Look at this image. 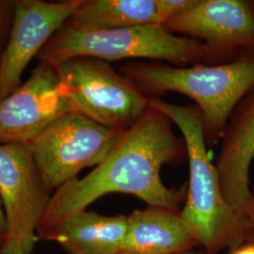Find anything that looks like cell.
Returning a JSON list of instances; mask_svg holds the SVG:
<instances>
[{
    "mask_svg": "<svg viewBox=\"0 0 254 254\" xmlns=\"http://www.w3.org/2000/svg\"><path fill=\"white\" fill-rule=\"evenodd\" d=\"M221 139L216 163L221 191L233 208L250 217L254 204L250 168L254 159V91L236 107Z\"/></svg>",
    "mask_w": 254,
    "mask_h": 254,
    "instance_id": "obj_11",
    "label": "cell"
},
{
    "mask_svg": "<svg viewBox=\"0 0 254 254\" xmlns=\"http://www.w3.org/2000/svg\"><path fill=\"white\" fill-rule=\"evenodd\" d=\"M198 245L180 212L155 206L127 216L122 254H178Z\"/></svg>",
    "mask_w": 254,
    "mask_h": 254,
    "instance_id": "obj_12",
    "label": "cell"
},
{
    "mask_svg": "<svg viewBox=\"0 0 254 254\" xmlns=\"http://www.w3.org/2000/svg\"><path fill=\"white\" fill-rule=\"evenodd\" d=\"M197 0H155L159 24L165 26L184 11L190 9Z\"/></svg>",
    "mask_w": 254,
    "mask_h": 254,
    "instance_id": "obj_15",
    "label": "cell"
},
{
    "mask_svg": "<svg viewBox=\"0 0 254 254\" xmlns=\"http://www.w3.org/2000/svg\"><path fill=\"white\" fill-rule=\"evenodd\" d=\"M55 67L73 112L101 126L126 131L150 108V97L108 62L77 57Z\"/></svg>",
    "mask_w": 254,
    "mask_h": 254,
    "instance_id": "obj_5",
    "label": "cell"
},
{
    "mask_svg": "<svg viewBox=\"0 0 254 254\" xmlns=\"http://www.w3.org/2000/svg\"><path fill=\"white\" fill-rule=\"evenodd\" d=\"M253 198H254V204H253V210H252V213H251V215H250V218H254V191L253 192Z\"/></svg>",
    "mask_w": 254,
    "mask_h": 254,
    "instance_id": "obj_21",
    "label": "cell"
},
{
    "mask_svg": "<svg viewBox=\"0 0 254 254\" xmlns=\"http://www.w3.org/2000/svg\"><path fill=\"white\" fill-rule=\"evenodd\" d=\"M160 25L155 0H81L67 21L71 27L102 30Z\"/></svg>",
    "mask_w": 254,
    "mask_h": 254,
    "instance_id": "obj_14",
    "label": "cell"
},
{
    "mask_svg": "<svg viewBox=\"0 0 254 254\" xmlns=\"http://www.w3.org/2000/svg\"><path fill=\"white\" fill-rule=\"evenodd\" d=\"M70 112L73 110L55 65L41 63L27 81L0 101V144H29Z\"/></svg>",
    "mask_w": 254,
    "mask_h": 254,
    "instance_id": "obj_8",
    "label": "cell"
},
{
    "mask_svg": "<svg viewBox=\"0 0 254 254\" xmlns=\"http://www.w3.org/2000/svg\"><path fill=\"white\" fill-rule=\"evenodd\" d=\"M81 0H15L6 47L0 56V101L16 91L31 60L73 15Z\"/></svg>",
    "mask_w": 254,
    "mask_h": 254,
    "instance_id": "obj_9",
    "label": "cell"
},
{
    "mask_svg": "<svg viewBox=\"0 0 254 254\" xmlns=\"http://www.w3.org/2000/svg\"><path fill=\"white\" fill-rule=\"evenodd\" d=\"M250 219H251L252 229H251V234H250V236H249L248 241H250V242H254V218H250ZM248 241H247V242H248Z\"/></svg>",
    "mask_w": 254,
    "mask_h": 254,
    "instance_id": "obj_19",
    "label": "cell"
},
{
    "mask_svg": "<svg viewBox=\"0 0 254 254\" xmlns=\"http://www.w3.org/2000/svg\"><path fill=\"white\" fill-rule=\"evenodd\" d=\"M123 132L76 112L56 119L29 143L47 189L53 193L83 169L102 163Z\"/></svg>",
    "mask_w": 254,
    "mask_h": 254,
    "instance_id": "obj_6",
    "label": "cell"
},
{
    "mask_svg": "<svg viewBox=\"0 0 254 254\" xmlns=\"http://www.w3.org/2000/svg\"><path fill=\"white\" fill-rule=\"evenodd\" d=\"M119 71L150 98L177 92L196 103L201 116L204 140L214 147L222 138L239 103L254 91V50L217 64L177 67L161 62H132Z\"/></svg>",
    "mask_w": 254,
    "mask_h": 254,
    "instance_id": "obj_2",
    "label": "cell"
},
{
    "mask_svg": "<svg viewBox=\"0 0 254 254\" xmlns=\"http://www.w3.org/2000/svg\"><path fill=\"white\" fill-rule=\"evenodd\" d=\"M239 54L174 34L156 24L102 30L81 29L65 24L37 57L41 63L53 65L77 57H88L108 63L142 59L187 67L223 64Z\"/></svg>",
    "mask_w": 254,
    "mask_h": 254,
    "instance_id": "obj_4",
    "label": "cell"
},
{
    "mask_svg": "<svg viewBox=\"0 0 254 254\" xmlns=\"http://www.w3.org/2000/svg\"><path fill=\"white\" fill-rule=\"evenodd\" d=\"M187 158L185 140L174 133L172 120L150 106L123 132L102 163L85 177L67 182L53 192L39 224L38 238L46 240L65 218L110 193L130 194L148 206L180 212L188 186L168 188L160 173L165 165L180 164Z\"/></svg>",
    "mask_w": 254,
    "mask_h": 254,
    "instance_id": "obj_1",
    "label": "cell"
},
{
    "mask_svg": "<svg viewBox=\"0 0 254 254\" xmlns=\"http://www.w3.org/2000/svg\"><path fill=\"white\" fill-rule=\"evenodd\" d=\"M6 236V218H5V212L3 208L2 200L0 198V248L3 244Z\"/></svg>",
    "mask_w": 254,
    "mask_h": 254,
    "instance_id": "obj_17",
    "label": "cell"
},
{
    "mask_svg": "<svg viewBox=\"0 0 254 254\" xmlns=\"http://www.w3.org/2000/svg\"><path fill=\"white\" fill-rule=\"evenodd\" d=\"M232 254H254V243L248 241L236 249H234Z\"/></svg>",
    "mask_w": 254,
    "mask_h": 254,
    "instance_id": "obj_18",
    "label": "cell"
},
{
    "mask_svg": "<svg viewBox=\"0 0 254 254\" xmlns=\"http://www.w3.org/2000/svg\"><path fill=\"white\" fill-rule=\"evenodd\" d=\"M164 27L229 53L254 50V0H197Z\"/></svg>",
    "mask_w": 254,
    "mask_h": 254,
    "instance_id": "obj_10",
    "label": "cell"
},
{
    "mask_svg": "<svg viewBox=\"0 0 254 254\" xmlns=\"http://www.w3.org/2000/svg\"><path fill=\"white\" fill-rule=\"evenodd\" d=\"M52 195L38 171L30 144H0V198L6 218L0 254H33L38 227Z\"/></svg>",
    "mask_w": 254,
    "mask_h": 254,
    "instance_id": "obj_7",
    "label": "cell"
},
{
    "mask_svg": "<svg viewBox=\"0 0 254 254\" xmlns=\"http://www.w3.org/2000/svg\"><path fill=\"white\" fill-rule=\"evenodd\" d=\"M127 217L81 210L65 218L46 240L60 243L69 254H122Z\"/></svg>",
    "mask_w": 254,
    "mask_h": 254,
    "instance_id": "obj_13",
    "label": "cell"
},
{
    "mask_svg": "<svg viewBox=\"0 0 254 254\" xmlns=\"http://www.w3.org/2000/svg\"><path fill=\"white\" fill-rule=\"evenodd\" d=\"M15 0H0V56L4 51L14 14Z\"/></svg>",
    "mask_w": 254,
    "mask_h": 254,
    "instance_id": "obj_16",
    "label": "cell"
},
{
    "mask_svg": "<svg viewBox=\"0 0 254 254\" xmlns=\"http://www.w3.org/2000/svg\"><path fill=\"white\" fill-rule=\"evenodd\" d=\"M150 106L171 119L185 140L190 182L180 216L198 245L207 254H217L225 248L234 250L246 243L251 234V219L236 211L224 198L216 165L207 152L199 109L160 98H150Z\"/></svg>",
    "mask_w": 254,
    "mask_h": 254,
    "instance_id": "obj_3",
    "label": "cell"
},
{
    "mask_svg": "<svg viewBox=\"0 0 254 254\" xmlns=\"http://www.w3.org/2000/svg\"><path fill=\"white\" fill-rule=\"evenodd\" d=\"M207 254L203 250L202 251H195V250H190V251H188V252H184L181 254Z\"/></svg>",
    "mask_w": 254,
    "mask_h": 254,
    "instance_id": "obj_20",
    "label": "cell"
}]
</instances>
